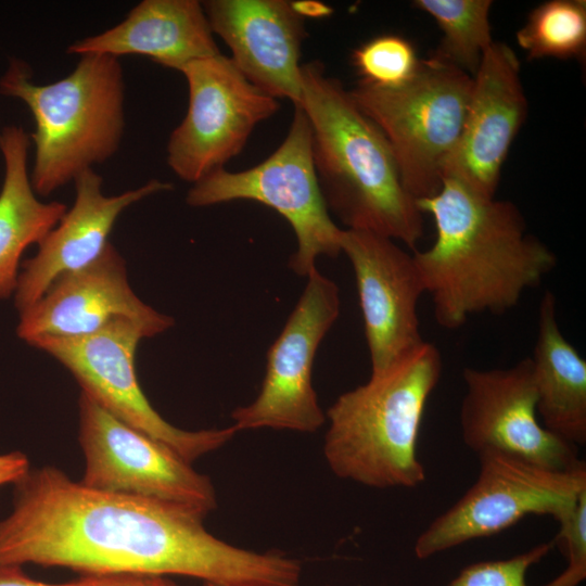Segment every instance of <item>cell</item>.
Wrapping results in <instances>:
<instances>
[{"label":"cell","instance_id":"6da1fadb","mask_svg":"<svg viewBox=\"0 0 586 586\" xmlns=\"http://www.w3.org/2000/svg\"><path fill=\"white\" fill-rule=\"evenodd\" d=\"M182 506L103 492L53 467L14 484L0 520V563L71 569L85 575H182L217 586H300L301 563L228 544Z\"/></svg>","mask_w":586,"mask_h":586},{"label":"cell","instance_id":"7a4b0ae2","mask_svg":"<svg viewBox=\"0 0 586 586\" xmlns=\"http://www.w3.org/2000/svg\"><path fill=\"white\" fill-rule=\"evenodd\" d=\"M417 203L436 228L433 244L412 255L441 328L512 309L557 265L513 203L481 194L454 175H444L437 193Z\"/></svg>","mask_w":586,"mask_h":586},{"label":"cell","instance_id":"3957f363","mask_svg":"<svg viewBox=\"0 0 586 586\" xmlns=\"http://www.w3.org/2000/svg\"><path fill=\"white\" fill-rule=\"evenodd\" d=\"M302 107L311 129L313 160L329 212L347 229L365 230L415 249L423 217L406 190L380 128L323 64H302Z\"/></svg>","mask_w":586,"mask_h":586},{"label":"cell","instance_id":"277c9868","mask_svg":"<svg viewBox=\"0 0 586 586\" xmlns=\"http://www.w3.org/2000/svg\"><path fill=\"white\" fill-rule=\"evenodd\" d=\"M429 342L340 395L328 409L323 456L340 479L372 488H413L425 480L418 438L442 374Z\"/></svg>","mask_w":586,"mask_h":586},{"label":"cell","instance_id":"5b68a950","mask_svg":"<svg viewBox=\"0 0 586 586\" xmlns=\"http://www.w3.org/2000/svg\"><path fill=\"white\" fill-rule=\"evenodd\" d=\"M0 93L23 101L33 114L30 181L36 194L50 195L119 148L125 82L118 58L82 54L71 74L48 85L36 84L29 65L12 58Z\"/></svg>","mask_w":586,"mask_h":586},{"label":"cell","instance_id":"8992f818","mask_svg":"<svg viewBox=\"0 0 586 586\" xmlns=\"http://www.w3.org/2000/svg\"><path fill=\"white\" fill-rule=\"evenodd\" d=\"M472 76L432 53L397 87L358 82L348 90L386 138L406 190L418 202L437 193L459 141Z\"/></svg>","mask_w":586,"mask_h":586},{"label":"cell","instance_id":"52a82bcc","mask_svg":"<svg viewBox=\"0 0 586 586\" xmlns=\"http://www.w3.org/2000/svg\"><path fill=\"white\" fill-rule=\"evenodd\" d=\"M251 200L280 214L291 225L297 250L289 267L307 277L320 256L341 253V234L330 216L317 179L311 129L304 110L294 106L289 132L280 146L258 165L241 170H215L188 191L190 206L204 207Z\"/></svg>","mask_w":586,"mask_h":586},{"label":"cell","instance_id":"ba28073f","mask_svg":"<svg viewBox=\"0 0 586 586\" xmlns=\"http://www.w3.org/2000/svg\"><path fill=\"white\" fill-rule=\"evenodd\" d=\"M477 457L480 471L472 486L417 537V559L492 536L530 514L560 522L586 493L585 463L559 471L494 450Z\"/></svg>","mask_w":586,"mask_h":586},{"label":"cell","instance_id":"9c48e42d","mask_svg":"<svg viewBox=\"0 0 586 586\" xmlns=\"http://www.w3.org/2000/svg\"><path fill=\"white\" fill-rule=\"evenodd\" d=\"M150 337L139 323L117 318L79 337H39L29 343L55 358L86 393L124 423L165 444L190 463L217 450L239 432L222 429L187 431L167 422L150 404L136 373L139 342Z\"/></svg>","mask_w":586,"mask_h":586},{"label":"cell","instance_id":"30bf717a","mask_svg":"<svg viewBox=\"0 0 586 586\" xmlns=\"http://www.w3.org/2000/svg\"><path fill=\"white\" fill-rule=\"evenodd\" d=\"M80 481L88 487L155 499L203 517L217 507L208 476L165 444L124 423L86 393L79 397Z\"/></svg>","mask_w":586,"mask_h":586},{"label":"cell","instance_id":"8fae6325","mask_svg":"<svg viewBox=\"0 0 586 586\" xmlns=\"http://www.w3.org/2000/svg\"><path fill=\"white\" fill-rule=\"evenodd\" d=\"M179 72L188 82L189 105L170 133L167 164L180 179L195 183L225 168L280 103L252 85L221 53L195 60Z\"/></svg>","mask_w":586,"mask_h":586},{"label":"cell","instance_id":"7c38bea8","mask_svg":"<svg viewBox=\"0 0 586 586\" xmlns=\"http://www.w3.org/2000/svg\"><path fill=\"white\" fill-rule=\"evenodd\" d=\"M336 283L317 268L282 331L267 352L257 397L231 413L238 431L256 429L314 433L326 422L313 386L314 359L340 314Z\"/></svg>","mask_w":586,"mask_h":586},{"label":"cell","instance_id":"4fadbf2b","mask_svg":"<svg viewBox=\"0 0 586 586\" xmlns=\"http://www.w3.org/2000/svg\"><path fill=\"white\" fill-rule=\"evenodd\" d=\"M462 379L461 437L476 455L494 450L559 471L585 463L578 458L577 446L538 420L530 357L508 368L467 367Z\"/></svg>","mask_w":586,"mask_h":586},{"label":"cell","instance_id":"5bb4252c","mask_svg":"<svg viewBox=\"0 0 586 586\" xmlns=\"http://www.w3.org/2000/svg\"><path fill=\"white\" fill-rule=\"evenodd\" d=\"M340 245L356 279L371 373L380 372L424 342L418 316L423 283L413 255L387 237L345 229Z\"/></svg>","mask_w":586,"mask_h":586},{"label":"cell","instance_id":"9a60e30c","mask_svg":"<svg viewBox=\"0 0 586 586\" xmlns=\"http://www.w3.org/2000/svg\"><path fill=\"white\" fill-rule=\"evenodd\" d=\"M117 318L141 324L155 336L174 324L132 291L125 260L110 243L90 265L58 278L33 305L20 311L17 335L28 344L39 337L92 334Z\"/></svg>","mask_w":586,"mask_h":586},{"label":"cell","instance_id":"2e32d148","mask_svg":"<svg viewBox=\"0 0 586 586\" xmlns=\"http://www.w3.org/2000/svg\"><path fill=\"white\" fill-rule=\"evenodd\" d=\"M526 113L518 56L507 43L494 41L472 77L461 135L444 175L495 196L502 165Z\"/></svg>","mask_w":586,"mask_h":586},{"label":"cell","instance_id":"e0dca14e","mask_svg":"<svg viewBox=\"0 0 586 586\" xmlns=\"http://www.w3.org/2000/svg\"><path fill=\"white\" fill-rule=\"evenodd\" d=\"M213 34L256 88L301 104L300 63L307 34L304 17L285 0H207L202 2Z\"/></svg>","mask_w":586,"mask_h":586},{"label":"cell","instance_id":"ac0fdd59","mask_svg":"<svg viewBox=\"0 0 586 586\" xmlns=\"http://www.w3.org/2000/svg\"><path fill=\"white\" fill-rule=\"evenodd\" d=\"M76 198L59 224L38 244L36 255L23 263L15 290L21 311L36 303L61 276L93 263L110 244L109 235L118 216L130 205L173 184L151 179L117 195L103 193V179L92 168L75 180Z\"/></svg>","mask_w":586,"mask_h":586},{"label":"cell","instance_id":"d6986e66","mask_svg":"<svg viewBox=\"0 0 586 586\" xmlns=\"http://www.w3.org/2000/svg\"><path fill=\"white\" fill-rule=\"evenodd\" d=\"M66 51L118 59L137 54L176 71L220 53L202 2L196 0H143L116 26L78 39Z\"/></svg>","mask_w":586,"mask_h":586},{"label":"cell","instance_id":"ffe728a7","mask_svg":"<svg viewBox=\"0 0 586 586\" xmlns=\"http://www.w3.org/2000/svg\"><path fill=\"white\" fill-rule=\"evenodd\" d=\"M532 361L536 411L545 429L577 446L586 442V360L562 334L557 301L546 291L538 307Z\"/></svg>","mask_w":586,"mask_h":586},{"label":"cell","instance_id":"44dd1931","mask_svg":"<svg viewBox=\"0 0 586 586\" xmlns=\"http://www.w3.org/2000/svg\"><path fill=\"white\" fill-rule=\"evenodd\" d=\"M29 135L17 125L0 131L4 176L0 190V300L16 290L24 251L39 244L59 224L67 206L58 201L41 202L35 193L27 157Z\"/></svg>","mask_w":586,"mask_h":586},{"label":"cell","instance_id":"7402d4cb","mask_svg":"<svg viewBox=\"0 0 586 586\" xmlns=\"http://www.w3.org/2000/svg\"><path fill=\"white\" fill-rule=\"evenodd\" d=\"M491 0H416L413 5L438 25L442 40L435 55L473 77L482 56L494 42Z\"/></svg>","mask_w":586,"mask_h":586},{"label":"cell","instance_id":"603a6c76","mask_svg":"<svg viewBox=\"0 0 586 586\" xmlns=\"http://www.w3.org/2000/svg\"><path fill=\"white\" fill-rule=\"evenodd\" d=\"M528 60L579 59L586 51V2L549 0L534 8L517 31Z\"/></svg>","mask_w":586,"mask_h":586},{"label":"cell","instance_id":"cb8c5ba5","mask_svg":"<svg viewBox=\"0 0 586 586\" xmlns=\"http://www.w3.org/2000/svg\"><path fill=\"white\" fill-rule=\"evenodd\" d=\"M553 546L552 542L543 543L509 559L469 564L447 586H528L527 571ZM585 577L586 564H568L562 573L543 586H578Z\"/></svg>","mask_w":586,"mask_h":586},{"label":"cell","instance_id":"d4e9b609","mask_svg":"<svg viewBox=\"0 0 586 586\" xmlns=\"http://www.w3.org/2000/svg\"><path fill=\"white\" fill-rule=\"evenodd\" d=\"M421 59L411 42L397 35L374 37L354 50L352 62L360 82L375 87H397L417 72Z\"/></svg>","mask_w":586,"mask_h":586},{"label":"cell","instance_id":"484cf974","mask_svg":"<svg viewBox=\"0 0 586 586\" xmlns=\"http://www.w3.org/2000/svg\"><path fill=\"white\" fill-rule=\"evenodd\" d=\"M559 524L560 531L553 544L560 548L568 564H586V493Z\"/></svg>","mask_w":586,"mask_h":586},{"label":"cell","instance_id":"4316f807","mask_svg":"<svg viewBox=\"0 0 586 586\" xmlns=\"http://www.w3.org/2000/svg\"><path fill=\"white\" fill-rule=\"evenodd\" d=\"M75 586H181L164 576L144 574L85 575L75 581Z\"/></svg>","mask_w":586,"mask_h":586},{"label":"cell","instance_id":"83f0119b","mask_svg":"<svg viewBox=\"0 0 586 586\" xmlns=\"http://www.w3.org/2000/svg\"><path fill=\"white\" fill-rule=\"evenodd\" d=\"M30 470L27 456L18 450L0 454V487L14 485Z\"/></svg>","mask_w":586,"mask_h":586},{"label":"cell","instance_id":"f1b7e54d","mask_svg":"<svg viewBox=\"0 0 586 586\" xmlns=\"http://www.w3.org/2000/svg\"><path fill=\"white\" fill-rule=\"evenodd\" d=\"M0 586H75V581L51 584L34 579L20 565L0 563Z\"/></svg>","mask_w":586,"mask_h":586},{"label":"cell","instance_id":"f546056e","mask_svg":"<svg viewBox=\"0 0 586 586\" xmlns=\"http://www.w3.org/2000/svg\"><path fill=\"white\" fill-rule=\"evenodd\" d=\"M296 11L305 18V16H326L329 15L332 10L321 3L313 1H298L293 2Z\"/></svg>","mask_w":586,"mask_h":586},{"label":"cell","instance_id":"4dcf8cb0","mask_svg":"<svg viewBox=\"0 0 586 586\" xmlns=\"http://www.w3.org/2000/svg\"><path fill=\"white\" fill-rule=\"evenodd\" d=\"M204 586H217V585L204 583Z\"/></svg>","mask_w":586,"mask_h":586}]
</instances>
